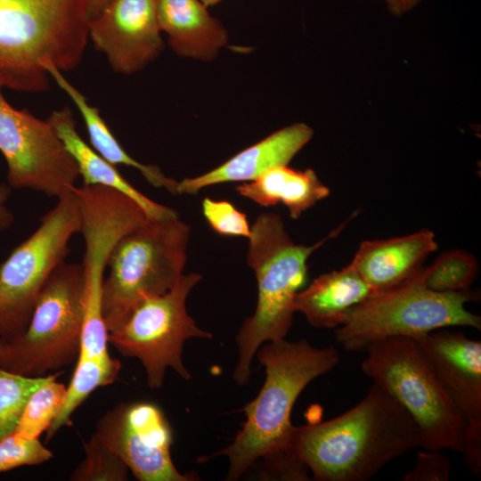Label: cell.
Returning <instances> with one entry per match:
<instances>
[{"label":"cell","mask_w":481,"mask_h":481,"mask_svg":"<svg viewBox=\"0 0 481 481\" xmlns=\"http://www.w3.org/2000/svg\"><path fill=\"white\" fill-rule=\"evenodd\" d=\"M362 371L385 388L416 423L425 450L464 454L466 423L418 342L393 337L370 345Z\"/></svg>","instance_id":"8992f818"},{"label":"cell","mask_w":481,"mask_h":481,"mask_svg":"<svg viewBox=\"0 0 481 481\" xmlns=\"http://www.w3.org/2000/svg\"><path fill=\"white\" fill-rule=\"evenodd\" d=\"M56 372L30 395L14 430L26 438H37L48 429L62 404L66 386L58 382Z\"/></svg>","instance_id":"d4e9b609"},{"label":"cell","mask_w":481,"mask_h":481,"mask_svg":"<svg viewBox=\"0 0 481 481\" xmlns=\"http://www.w3.org/2000/svg\"><path fill=\"white\" fill-rule=\"evenodd\" d=\"M80 227L79 202L71 189L0 264V338L5 343L26 330L46 280L65 261Z\"/></svg>","instance_id":"30bf717a"},{"label":"cell","mask_w":481,"mask_h":481,"mask_svg":"<svg viewBox=\"0 0 481 481\" xmlns=\"http://www.w3.org/2000/svg\"><path fill=\"white\" fill-rule=\"evenodd\" d=\"M45 68L77 107L84 118L91 147L97 153L114 166L125 165L137 169L152 186L177 194V181L165 175L158 167L143 164L126 153L100 116L99 110L88 104L86 97L62 76L59 69L52 63H47Z\"/></svg>","instance_id":"7402d4cb"},{"label":"cell","mask_w":481,"mask_h":481,"mask_svg":"<svg viewBox=\"0 0 481 481\" xmlns=\"http://www.w3.org/2000/svg\"><path fill=\"white\" fill-rule=\"evenodd\" d=\"M84 317L81 263L63 262L46 280L26 330L5 343L0 367L44 377L77 361Z\"/></svg>","instance_id":"ba28073f"},{"label":"cell","mask_w":481,"mask_h":481,"mask_svg":"<svg viewBox=\"0 0 481 481\" xmlns=\"http://www.w3.org/2000/svg\"><path fill=\"white\" fill-rule=\"evenodd\" d=\"M235 190L262 207L282 202L293 219L330 195L329 187L313 169L299 171L287 165L272 167L257 179L236 186Z\"/></svg>","instance_id":"44dd1931"},{"label":"cell","mask_w":481,"mask_h":481,"mask_svg":"<svg viewBox=\"0 0 481 481\" xmlns=\"http://www.w3.org/2000/svg\"><path fill=\"white\" fill-rule=\"evenodd\" d=\"M191 227L178 216L148 220L113 247L102 286L105 326L138 301L173 289L183 274Z\"/></svg>","instance_id":"52a82bcc"},{"label":"cell","mask_w":481,"mask_h":481,"mask_svg":"<svg viewBox=\"0 0 481 481\" xmlns=\"http://www.w3.org/2000/svg\"><path fill=\"white\" fill-rule=\"evenodd\" d=\"M80 207L79 233L85 241L81 263L84 273V317L79 356L106 358L107 329L102 298L104 273L114 245L150 218L144 210L124 193L102 185L72 188Z\"/></svg>","instance_id":"8fae6325"},{"label":"cell","mask_w":481,"mask_h":481,"mask_svg":"<svg viewBox=\"0 0 481 481\" xmlns=\"http://www.w3.org/2000/svg\"><path fill=\"white\" fill-rule=\"evenodd\" d=\"M11 186L6 183H0V231H5L11 227L13 222V215L5 206L10 194Z\"/></svg>","instance_id":"1f68e13d"},{"label":"cell","mask_w":481,"mask_h":481,"mask_svg":"<svg viewBox=\"0 0 481 481\" xmlns=\"http://www.w3.org/2000/svg\"><path fill=\"white\" fill-rule=\"evenodd\" d=\"M266 477L278 480H309L308 468L289 448L263 458Z\"/></svg>","instance_id":"4dcf8cb0"},{"label":"cell","mask_w":481,"mask_h":481,"mask_svg":"<svg viewBox=\"0 0 481 481\" xmlns=\"http://www.w3.org/2000/svg\"><path fill=\"white\" fill-rule=\"evenodd\" d=\"M352 217L310 246L291 240L280 215L262 213L257 217L248 238L247 264L257 278V302L236 336L239 355L233 379L238 385L249 382L258 348L265 342L285 338L291 328L294 300L306 281L310 256L337 237Z\"/></svg>","instance_id":"277c9868"},{"label":"cell","mask_w":481,"mask_h":481,"mask_svg":"<svg viewBox=\"0 0 481 481\" xmlns=\"http://www.w3.org/2000/svg\"><path fill=\"white\" fill-rule=\"evenodd\" d=\"M53 457L38 437L26 438L12 432L0 440V472L42 464Z\"/></svg>","instance_id":"83f0119b"},{"label":"cell","mask_w":481,"mask_h":481,"mask_svg":"<svg viewBox=\"0 0 481 481\" xmlns=\"http://www.w3.org/2000/svg\"><path fill=\"white\" fill-rule=\"evenodd\" d=\"M200 0H156L160 30L180 56L212 61L228 42L222 23Z\"/></svg>","instance_id":"ac0fdd59"},{"label":"cell","mask_w":481,"mask_h":481,"mask_svg":"<svg viewBox=\"0 0 481 481\" xmlns=\"http://www.w3.org/2000/svg\"><path fill=\"white\" fill-rule=\"evenodd\" d=\"M86 457L72 471V481H126L129 469L94 432L83 443Z\"/></svg>","instance_id":"4316f807"},{"label":"cell","mask_w":481,"mask_h":481,"mask_svg":"<svg viewBox=\"0 0 481 481\" xmlns=\"http://www.w3.org/2000/svg\"><path fill=\"white\" fill-rule=\"evenodd\" d=\"M77 164L83 185H102L115 189L135 200L151 220L178 216L175 210L151 200L131 183L78 135L69 108L53 110L47 119Z\"/></svg>","instance_id":"d6986e66"},{"label":"cell","mask_w":481,"mask_h":481,"mask_svg":"<svg viewBox=\"0 0 481 481\" xmlns=\"http://www.w3.org/2000/svg\"><path fill=\"white\" fill-rule=\"evenodd\" d=\"M451 464L440 451L426 450L417 453L416 465L404 477V481H448Z\"/></svg>","instance_id":"f546056e"},{"label":"cell","mask_w":481,"mask_h":481,"mask_svg":"<svg viewBox=\"0 0 481 481\" xmlns=\"http://www.w3.org/2000/svg\"><path fill=\"white\" fill-rule=\"evenodd\" d=\"M95 433L140 481H192L171 457L173 434L160 407L146 401L120 403L96 422Z\"/></svg>","instance_id":"4fadbf2b"},{"label":"cell","mask_w":481,"mask_h":481,"mask_svg":"<svg viewBox=\"0 0 481 481\" xmlns=\"http://www.w3.org/2000/svg\"><path fill=\"white\" fill-rule=\"evenodd\" d=\"M478 273V264L469 252L451 249L424 269L426 286L437 292L468 290Z\"/></svg>","instance_id":"cb8c5ba5"},{"label":"cell","mask_w":481,"mask_h":481,"mask_svg":"<svg viewBox=\"0 0 481 481\" xmlns=\"http://www.w3.org/2000/svg\"><path fill=\"white\" fill-rule=\"evenodd\" d=\"M202 213L210 227L218 234L249 238L251 232L247 216L227 200L205 198Z\"/></svg>","instance_id":"f1b7e54d"},{"label":"cell","mask_w":481,"mask_h":481,"mask_svg":"<svg viewBox=\"0 0 481 481\" xmlns=\"http://www.w3.org/2000/svg\"><path fill=\"white\" fill-rule=\"evenodd\" d=\"M0 85V151L8 171V184L57 199L77 180V167L48 122L27 110H16L4 99Z\"/></svg>","instance_id":"7c38bea8"},{"label":"cell","mask_w":481,"mask_h":481,"mask_svg":"<svg viewBox=\"0 0 481 481\" xmlns=\"http://www.w3.org/2000/svg\"><path fill=\"white\" fill-rule=\"evenodd\" d=\"M467 427L465 462L481 473V342L440 330L414 338Z\"/></svg>","instance_id":"5bb4252c"},{"label":"cell","mask_w":481,"mask_h":481,"mask_svg":"<svg viewBox=\"0 0 481 481\" xmlns=\"http://www.w3.org/2000/svg\"><path fill=\"white\" fill-rule=\"evenodd\" d=\"M372 292L370 286L349 263L338 271L319 275L294 300L296 312L301 313L315 328H338L348 311Z\"/></svg>","instance_id":"ffe728a7"},{"label":"cell","mask_w":481,"mask_h":481,"mask_svg":"<svg viewBox=\"0 0 481 481\" xmlns=\"http://www.w3.org/2000/svg\"><path fill=\"white\" fill-rule=\"evenodd\" d=\"M87 0H0V85L49 88L46 64L75 69L88 39Z\"/></svg>","instance_id":"3957f363"},{"label":"cell","mask_w":481,"mask_h":481,"mask_svg":"<svg viewBox=\"0 0 481 481\" xmlns=\"http://www.w3.org/2000/svg\"><path fill=\"white\" fill-rule=\"evenodd\" d=\"M394 15H402L412 9L420 0H384Z\"/></svg>","instance_id":"d6a6232c"},{"label":"cell","mask_w":481,"mask_h":481,"mask_svg":"<svg viewBox=\"0 0 481 481\" xmlns=\"http://www.w3.org/2000/svg\"><path fill=\"white\" fill-rule=\"evenodd\" d=\"M54 374L29 377L0 367V440L14 432L30 395Z\"/></svg>","instance_id":"484cf974"},{"label":"cell","mask_w":481,"mask_h":481,"mask_svg":"<svg viewBox=\"0 0 481 481\" xmlns=\"http://www.w3.org/2000/svg\"><path fill=\"white\" fill-rule=\"evenodd\" d=\"M257 354L265 368V383L243 408L246 420L232 442L213 454L228 458L230 481L237 480L257 460L290 447L296 400L311 381L339 362L334 347H315L306 339L265 342Z\"/></svg>","instance_id":"7a4b0ae2"},{"label":"cell","mask_w":481,"mask_h":481,"mask_svg":"<svg viewBox=\"0 0 481 481\" xmlns=\"http://www.w3.org/2000/svg\"><path fill=\"white\" fill-rule=\"evenodd\" d=\"M156 0H110L88 20V37L111 68L130 75L155 60L164 48Z\"/></svg>","instance_id":"9a60e30c"},{"label":"cell","mask_w":481,"mask_h":481,"mask_svg":"<svg viewBox=\"0 0 481 481\" xmlns=\"http://www.w3.org/2000/svg\"><path fill=\"white\" fill-rule=\"evenodd\" d=\"M420 267L403 281L372 292L352 307L336 328L335 338L347 352H358L393 337L417 338L438 329L464 326L480 330L481 318L466 309L477 300L473 290L437 292L424 281Z\"/></svg>","instance_id":"5b68a950"},{"label":"cell","mask_w":481,"mask_h":481,"mask_svg":"<svg viewBox=\"0 0 481 481\" xmlns=\"http://www.w3.org/2000/svg\"><path fill=\"white\" fill-rule=\"evenodd\" d=\"M313 130L306 124L281 128L246 148L219 167L177 184V193L194 194L201 189L229 182L253 181L268 169L288 165L310 141Z\"/></svg>","instance_id":"2e32d148"},{"label":"cell","mask_w":481,"mask_h":481,"mask_svg":"<svg viewBox=\"0 0 481 481\" xmlns=\"http://www.w3.org/2000/svg\"><path fill=\"white\" fill-rule=\"evenodd\" d=\"M207 7L215 5L221 2L222 0H200Z\"/></svg>","instance_id":"e575fe53"},{"label":"cell","mask_w":481,"mask_h":481,"mask_svg":"<svg viewBox=\"0 0 481 481\" xmlns=\"http://www.w3.org/2000/svg\"><path fill=\"white\" fill-rule=\"evenodd\" d=\"M121 370L119 360L108 358H90L78 356L76 367L61 409L46 430V440L66 425H69L73 412L99 387L112 384L118 379Z\"/></svg>","instance_id":"603a6c76"},{"label":"cell","mask_w":481,"mask_h":481,"mask_svg":"<svg viewBox=\"0 0 481 481\" xmlns=\"http://www.w3.org/2000/svg\"><path fill=\"white\" fill-rule=\"evenodd\" d=\"M5 342L0 338V353L4 346Z\"/></svg>","instance_id":"d590c367"},{"label":"cell","mask_w":481,"mask_h":481,"mask_svg":"<svg viewBox=\"0 0 481 481\" xmlns=\"http://www.w3.org/2000/svg\"><path fill=\"white\" fill-rule=\"evenodd\" d=\"M201 279L196 273L183 274L169 291L138 301L106 325L108 343L122 355L141 362L152 389L162 387L167 368L191 379L182 359L184 342L191 338H212L186 310L187 297Z\"/></svg>","instance_id":"9c48e42d"},{"label":"cell","mask_w":481,"mask_h":481,"mask_svg":"<svg viewBox=\"0 0 481 481\" xmlns=\"http://www.w3.org/2000/svg\"><path fill=\"white\" fill-rule=\"evenodd\" d=\"M437 247L435 233L424 229L387 240H364L350 263L370 288L379 291L411 276Z\"/></svg>","instance_id":"e0dca14e"},{"label":"cell","mask_w":481,"mask_h":481,"mask_svg":"<svg viewBox=\"0 0 481 481\" xmlns=\"http://www.w3.org/2000/svg\"><path fill=\"white\" fill-rule=\"evenodd\" d=\"M110 0H87L86 13L88 20L96 16Z\"/></svg>","instance_id":"836d02e7"},{"label":"cell","mask_w":481,"mask_h":481,"mask_svg":"<svg viewBox=\"0 0 481 481\" xmlns=\"http://www.w3.org/2000/svg\"><path fill=\"white\" fill-rule=\"evenodd\" d=\"M422 448L407 411L373 382L352 409L324 422L295 427L289 449L320 481H365L387 462Z\"/></svg>","instance_id":"6da1fadb"}]
</instances>
